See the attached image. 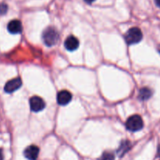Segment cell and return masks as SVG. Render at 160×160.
I'll use <instances>...</instances> for the list:
<instances>
[{
	"label": "cell",
	"mask_w": 160,
	"mask_h": 160,
	"mask_svg": "<svg viewBox=\"0 0 160 160\" xmlns=\"http://www.w3.org/2000/svg\"><path fill=\"white\" fill-rule=\"evenodd\" d=\"M21 85V79L20 78H14V79H12L6 82V84H5L4 90L6 93H12V92H15L17 89L20 88Z\"/></svg>",
	"instance_id": "obj_5"
},
{
	"label": "cell",
	"mask_w": 160,
	"mask_h": 160,
	"mask_svg": "<svg viewBox=\"0 0 160 160\" xmlns=\"http://www.w3.org/2000/svg\"><path fill=\"white\" fill-rule=\"evenodd\" d=\"M157 153H158V156H159V157H160V145H159V147H158Z\"/></svg>",
	"instance_id": "obj_17"
},
{
	"label": "cell",
	"mask_w": 160,
	"mask_h": 160,
	"mask_svg": "<svg viewBox=\"0 0 160 160\" xmlns=\"http://www.w3.org/2000/svg\"><path fill=\"white\" fill-rule=\"evenodd\" d=\"M72 99V95L70 92L62 90L59 92L57 95V102L60 106H66L68 104Z\"/></svg>",
	"instance_id": "obj_7"
},
{
	"label": "cell",
	"mask_w": 160,
	"mask_h": 160,
	"mask_svg": "<svg viewBox=\"0 0 160 160\" xmlns=\"http://www.w3.org/2000/svg\"><path fill=\"white\" fill-rule=\"evenodd\" d=\"M39 148L35 145H30L23 152V155L28 160H37Z\"/></svg>",
	"instance_id": "obj_6"
},
{
	"label": "cell",
	"mask_w": 160,
	"mask_h": 160,
	"mask_svg": "<svg viewBox=\"0 0 160 160\" xmlns=\"http://www.w3.org/2000/svg\"><path fill=\"white\" fill-rule=\"evenodd\" d=\"M144 127L143 120L139 115H133L128 118L126 123V128L128 131H138L142 130Z\"/></svg>",
	"instance_id": "obj_3"
},
{
	"label": "cell",
	"mask_w": 160,
	"mask_h": 160,
	"mask_svg": "<svg viewBox=\"0 0 160 160\" xmlns=\"http://www.w3.org/2000/svg\"><path fill=\"white\" fill-rule=\"evenodd\" d=\"M152 92L148 88H143L139 92L138 98L141 100L145 101V100H148L152 96Z\"/></svg>",
	"instance_id": "obj_11"
},
{
	"label": "cell",
	"mask_w": 160,
	"mask_h": 160,
	"mask_svg": "<svg viewBox=\"0 0 160 160\" xmlns=\"http://www.w3.org/2000/svg\"><path fill=\"white\" fill-rule=\"evenodd\" d=\"M7 29L11 34H20L23 30V27H22V23L20 20H12L8 23Z\"/></svg>",
	"instance_id": "obj_9"
},
{
	"label": "cell",
	"mask_w": 160,
	"mask_h": 160,
	"mask_svg": "<svg viewBox=\"0 0 160 160\" xmlns=\"http://www.w3.org/2000/svg\"><path fill=\"white\" fill-rule=\"evenodd\" d=\"M142 32L138 28H132L128 31L125 34V40L128 45H134L142 41Z\"/></svg>",
	"instance_id": "obj_2"
},
{
	"label": "cell",
	"mask_w": 160,
	"mask_h": 160,
	"mask_svg": "<svg viewBox=\"0 0 160 160\" xmlns=\"http://www.w3.org/2000/svg\"><path fill=\"white\" fill-rule=\"evenodd\" d=\"M155 1H156V5H157V6L160 7V0H155Z\"/></svg>",
	"instance_id": "obj_16"
},
{
	"label": "cell",
	"mask_w": 160,
	"mask_h": 160,
	"mask_svg": "<svg viewBox=\"0 0 160 160\" xmlns=\"http://www.w3.org/2000/svg\"><path fill=\"white\" fill-rule=\"evenodd\" d=\"M30 107L33 112H40L45 107V102L42 98L38 96H34L31 98L29 101Z\"/></svg>",
	"instance_id": "obj_4"
},
{
	"label": "cell",
	"mask_w": 160,
	"mask_h": 160,
	"mask_svg": "<svg viewBox=\"0 0 160 160\" xmlns=\"http://www.w3.org/2000/svg\"><path fill=\"white\" fill-rule=\"evenodd\" d=\"M95 0H84V2H85L86 3H88V4H92V2H94Z\"/></svg>",
	"instance_id": "obj_14"
},
{
	"label": "cell",
	"mask_w": 160,
	"mask_h": 160,
	"mask_svg": "<svg viewBox=\"0 0 160 160\" xmlns=\"http://www.w3.org/2000/svg\"><path fill=\"white\" fill-rule=\"evenodd\" d=\"M43 42L47 46H53L59 40V33L53 27H48L42 34Z\"/></svg>",
	"instance_id": "obj_1"
},
{
	"label": "cell",
	"mask_w": 160,
	"mask_h": 160,
	"mask_svg": "<svg viewBox=\"0 0 160 160\" xmlns=\"http://www.w3.org/2000/svg\"><path fill=\"white\" fill-rule=\"evenodd\" d=\"M64 46L68 51H74L79 47V41L74 36H69L65 40Z\"/></svg>",
	"instance_id": "obj_8"
},
{
	"label": "cell",
	"mask_w": 160,
	"mask_h": 160,
	"mask_svg": "<svg viewBox=\"0 0 160 160\" xmlns=\"http://www.w3.org/2000/svg\"><path fill=\"white\" fill-rule=\"evenodd\" d=\"M8 10V6L4 2L0 3V14L1 15H4L6 13Z\"/></svg>",
	"instance_id": "obj_13"
},
{
	"label": "cell",
	"mask_w": 160,
	"mask_h": 160,
	"mask_svg": "<svg viewBox=\"0 0 160 160\" xmlns=\"http://www.w3.org/2000/svg\"><path fill=\"white\" fill-rule=\"evenodd\" d=\"M131 147V144L129 141H127V140L123 141V142H121V144H120L119 148L117 149V155H118L120 157H122V156H124V155L129 151Z\"/></svg>",
	"instance_id": "obj_10"
},
{
	"label": "cell",
	"mask_w": 160,
	"mask_h": 160,
	"mask_svg": "<svg viewBox=\"0 0 160 160\" xmlns=\"http://www.w3.org/2000/svg\"><path fill=\"white\" fill-rule=\"evenodd\" d=\"M158 50H159V53H160V45H159V48H158Z\"/></svg>",
	"instance_id": "obj_18"
},
{
	"label": "cell",
	"mask_w": 160,
	"mask_h": 160,
	"mask_svg": "<svg viewBox=\"0 0 160 160\" xmlns=\"http://www.w3.org/2000/svg\"><path fill=\"white\" fill-rule=\"evenodd\" d=\"M98 160H114V155L109 152H105Z\"/></svg>",
	"instance_id": "obj_12"
},
{
	"label": "cell",
	"mask_w": 160,
	"mask_h": 160,
	"mask_svg": "<svg viewBox=\"0 0 160 160\" xmlns=\"http://www.w3.org/2000/svg\"><path fill=\"white\" fill-rule=\"evenodd\" d=\"M0 160H3V154H2V151L0 149Z\"/></svg>",
	"instance_id": "obj_15"
}]
</instances>
